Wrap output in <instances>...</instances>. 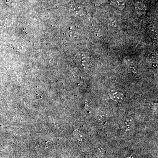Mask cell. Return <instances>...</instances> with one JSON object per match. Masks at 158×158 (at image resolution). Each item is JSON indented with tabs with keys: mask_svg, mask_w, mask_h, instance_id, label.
<instances>
[{
	"mask_svg": "<svg viewBox=\"0 0 158 158\" xmlns=\"http://www.w3.org/2000/svg\"><path fill=\"white\" fill-rule=\"evenodd\" d=\"M135 9L139 14H143L146 11V6L143 3L138 2L136 3Z\"/></svg>",
	"mask_w": 158,
	"mask_h": 158,
	"instance_id": "7a4b0ae2",
	"label": "cell"
},
{
	"mask_svg": "<svg viewBox=\"0 0 158 158\" xmlns=\"http://www.w3.org/2000/svg\"><path fill=\"white\" fill-rule=\"evenodd\" d=\"M110 1L115 8L119 10H123L125 7L124 0H110Z\"/></svg>",
	"mask_w": 158,
	"mask_h": 158,
	"instance_id": "6da1fadb",
	"label": "cell"
}]
</instances>
